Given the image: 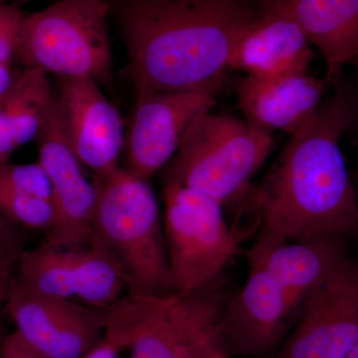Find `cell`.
I'll return each mask as SVG.
<instances>
[{
	"mask_svg": "<svg viewBox=\"0 0 358 358\" xmlns=\"http://www.w3.org/2000/svg\"><path fill=\"white\" fill-rule=\"evenodd\" d=\"M126 42L136 100L223 81L241 35L271 0H108Z\"/></svg>",
	"mask_w": 358,
	"mask_h": 358,
	"instance_id": "6da1fadb",
	"label": "cell"
},
{
	"mask_svg": "<svg viewBox=\"0 0 358 358\" xmlns=\"http://www.w3.org/2000/svg\"><path fill=\"white\" fill-rule=\"evenodd\" d=\"M352 103L343 92L320 106L315 121L296 136L258 187L246 196L268 245L358 231V200L339 143L350 127Z\"/></svg>",
	"mask_w": 358,
	"mask_h": 358,
	"instance_id": "7a4b0ae2",
	"label": "cell"
},
{
	"mask_svg": "<svg viewBox=\"0 0 358 358\" xmlns=\"http://www.w3.org/2000/svg\"><path fill=\"white\" fill-rule=\"evenodd\" d=\"M96 189L92 244L124 277L129 293H176L159 205L148 180L120 166L94 178Z\"/></svg>",
	"mask_w": 358,
	"mask_h": 358,
	"instance_id": "3957f363",
	"label": "cell"
},
{
	"mask_svg": "<svg viewBox=\"0 0 358 358\" xmlns=\"http://www.w3.org/2000/svg\"><path fill=\"white\" fill-rule=\"evenodd\" d=\"M273 147V134L233 115L204 110L186 129L169 162L166 185H182L229 203L247 194Z\"/></svg>",
	"mask_w": 358,
	"mask_h": 358,
	"instance_id": "277c9868",
	"label": "cell"
},
{
	"mask_svg": "<svg viewBox=\"0 0 358 358\" xmlns=\"http://www.w3.org/2000/svg\"><path fill=\"white\" fill-rule=\"evenodd\" d=\"M205 289L129 293L108 310L105 338L121 350L128 348L129 358H199L210 346L220 345L223 308Z\"/></svg>",
	"mask_w": 358,
	"mask_h": 358,
	"instance_id": "5b68a950",
	"label": "cell"
},
{
	"mask_svg": "<svg viewBox=\"0 0 358 358\" xmlns=\"http://www.w3.org/2000/svg\"><path fill=\"white\" fill-rule=\"evenodd\" d=\"M108 0H56L21 22L15 57L60 78H88L113 91Z\"/></svg>",
	"mask_w": 358,
	"mask_h": 358,
	"instance_id": "8992f818",
	"label": "cell"
},
{
	"mask_svg": "<svg viewBox=\"0 0 358 358\" xmlns=\"http://www.w3.org/2000/svg\"><path fill=\"white\" fill-rule=\"evenodd\" d=\"M164 228L176 293H197L222 272L239 250L242 233L231 229L223 205L204 193L167 183Z\"/></svg>",
	"mask_w": 358,
	"mask_h": 358,
	"instance_id": "52a82bcc",
	"label": "cell"
},
{
	"mask_svg": "<svg viewBox=\"0 0 358 358\" xmlns=\"http://www.w3.org/2000/svg\"><path fill=\"white\" fill-rule=\"evenodd\" d=\"M15 281L34 293L108 310L129 293L124 277L102 250L43 242L21 254Z\"/></svg>",
	"mask_w": 358,
	"mask_h": 358,
	"instance_id": "ba28073f",
	"label": "cell"
},
{
	"mask_svg": "<svg viewBox=\"0 0 358 358\" xmlns=\"http://www.w3.org/2000/svg\"><path fill=\"white\" fill-rule=\"evenodd\" d=\"M358 345V261L346 257L308 294L275 358H345Z\"/></svg>",
	"mask_w": 358,
	"mask_h": 358,
	"instance_id": "9c48e42d",
	"label": "cell"
},
{
	"mask_svg": "<svg viewBox=\"0 0 358 358\" xmlns=\"http://www.w3.org/2000/svg\"><path fill=\"white\" fill-rule=\"evenodd\" d=\"M36 141L38 164L50 181L54 208L53 225L45 242L58 246H89L93 240L96 185L87 178L85 166L68 141L55 94Z\"/></svg>",
	"mask_w": 358,
	"mask_h": 358,
	"instance_id": "30bf717a",
	"label": "cell"
},
{
	"mask_svg": "<svg viewBox=\"0 0 358 358\" xmlns=\"http://www.w3.org/2000/svg\"><path fill=\"white\" fill-rule=\"evenodd\" d=\"M6 308L15 331L47 358H84L105 339L108 310L34 293L15 279Z\"/></svg>",
	"mask_w": 358,
	"mask_h": 358,
	"instance_id": "8fae6325",
	"label": "cell"
},
{
	"mask_svg": "<svg viewBox=\"0 0 358 358\" xmlns=\"http://www.w3.org/2000/svg\"><path fill=\"white\" fill-rule=\"evenodd\" d=\"M222 83L211 82L136 100L129 134L127 171L150 180L169 164L193 120L215 106Z\"/></svg>",
	"mask_w": 358,
	"mask_h": 358,
	"instance_id": "7c38bea8",
	"label": "cell"
},
{
	"mask_svg": "<svg viewBox=\"0 0 358 358\" xmlns=\"http://www.w3.org/2000/svg\"><path fill=\"white\" fill-rule=\"evenodd\" d=\"M247 258L248 280L222 308L219 343L231 357L262 358L277 348L296 313L262 260L250 254Z\"/></svg>",
	"mask_w": 358,
	"mask_h": 358,
	"instance_id": "4fadbf2b",
	"label": "cell"
},
{
	"mask_svg": "<svg viewBox=\"0 0 358 358\" xmlns=\"http://www.w3.org/2000/svg\"><path fill=\"white\" fill-rule=\"evenodd\" d=\"M88 78H60L57 103L71 147L95 176L120 167L124 124L117 108Z\"/></svg>",
	"mask_w": 358,
	"mask_h": 358,
	"instance_id": "5bb4252c",
	"label": "cell"
},
{
	"mask_svg": "<svg viewBox=\"0 0 358 358\" xmlns=\"http://www.w3.org/2000/svg\"><path fill=\"white\" fill-rule=\"evenodd\" d=\"M326 83L306 74L275 78L247 76L238 86L245 121L273 134L296 136L315 121Z\"/></svg>",
	"mask_w": 358,
	"mask_h": 358,
	"instance_id": "9a60e30c",
	"label": "cell"
},
{
	"mask_svg": "<svg viewBox=\"0 0 358 358\" xmlns=\"http://www.w3.org/2000/svg\"><path fill=\"white\" fill-rule=\"evenodd\" d=\"M313 58L312 44L298 21L273 2L268 13L235 44L229 71L256 78L306 74Z\"/></svg>",
	"mask_w": 358,
	"mask_h": 358,
	"instance_id": "2e32d148",
	"label": "cell"
},
{
	"mask_svg": "<svg viewBox=\"0 0 358 358\" xmlns=\"http://www.w3.org/2000/svg\"><path fill=\"white\" fill-rule=\"evenodd\" d=\"M348 236L326 234L275 245L256 241L248 254L262 260L300 313L308 294L348 257Z\"/></svg>",
	"mask_w": 358,
	"mask_h": 358,
	"instance_id": "e0dca14e",
	"label": "cell"
},
{
	"mask_svg": "<svg viewBox=\"0 0 358 358\" xmlns=\"http://www.w3.org/2000/svg\"><path fill=\"white\" fill-rule=\"evenodd\" d=\"M298 21L319 49L327 83L336 84L345 68L358 61V0H275Z\"/></svg>",
	"mask_w": 358,
	"mask_h": 358,
	"instance_id": "ac0fdd59",
	"label": "cell"
},
{
	"mask_svg": "<svg viewBox=\"0 0 358 358\" xmlns=\"http://www.w3.org/2000/svg\"><path fill=\"white\" fill-rule=\"evenodd\" d=\"M53 95L46 73L26 68L0 101V122L18 148L36 140Z\"/></svg>",
	"mask_w": 358,
	"mask_h": 358,
	"instance_id": "d6986e66",
	"label": "cell"
},
{
	"mask_svg": "<svg viewBox=\"0 0 358 358\" xmlns=\"http://www.w3.org/2000/svg\"><path fill=\"white\" fill-rule=\"evenodd\" d=\"M0 210L26 230L51 229L54 221L50 200L0 188Z\"/></svg>",
	"mask_w": 358,
	"mask_h": 358,
	"instance_id": "ffe728a7",
	"label": "cell"
},
{
	"mask_svg": "<svg viewBox=\"0 0 358 358\" xmlns=\"http://www.w3.org/2000/svg\"><path fill=\"white\" fill-rule=\"evenodd\" d=\"M0 188L34 195L52 202L50 181L44 169L36 164H0Z\"/></svg>",
	"mask_w": 358,
	"mask_h": 358,
	"instance_id": "44dd1931",
	"label": "cell"
},
{
	"mask_svg": "<svg viewBox=\"0 0 358 358\" xmlns=\"http://www.w3.org/2000/svg\"><path fill=\"white\" fill-rule=\"evenodd\" d=\"M24 228L0 210V274L13 273L27 243Z\"/></svg>",
	"mask_w": 358,
	"mask_h": 358,
	"instance_id": "7402d4cb",
	"label": "cell"
},
{
	"mask_svg": "<svg viewBox=\"0 0 358 358\" xmlns=\"http://www.w3.org/2000/svg\"><path fill=\"white\" fill-rule=\"evenodd\" d=\"M24 16L17 6L0 3V64H9L15 56L18 32Z\"/></svg>",
	"mask_w": 358,
	"mask_h": 358,
	"instance_id": "603a6c76",
	"label": "cell"
},
{
	"mask_svg": "<svg viewBox=\"0 0 358 358\" xmlns=\"http://www.w3.org/2000/svg\"><path fill=\"white\" fill-rule=\"evenodd\" d=\"M0 358H47L30 345L17 331L4 336L0 345Z\"/></svg>",
	"mask_w": 358,
	"mask_h": 358,
	"instance_id": "cb8c5ba5",
	"label": "cell"
},
{
	"mask_svg": "<svg viewBox=\"0 0 358 358\" xmlns=\"http://www.w3.org/2000/svg\"><path fill=\"white\" fill-rule=\"evenodd\" d=\"M13 279L14 275L13 273L0 274V345H1L4 338L1 322L2 310L6 308L11 287H13Z\"/></svg>",
	"mask_w": 358,
	"mask_h": 358,
	"instance_id": "d4e9b609",
	"label": "cell"
},
{
	"mask_svg": "<svg viewBox=\"0 0 358 358\" xmlns=\"http://www.w3.org/2000/svg\"><path fill=\"white\" fill-rule=\"evenodd\" d=\"M121 352L122 350L117 346L103 339V343L98 348L84 358H119Z\"/></svg>",
	"mask_w": 358,
	"mask_h": 358,
	"instance_id": "484cf974",
	"label": "cell"
},
{
	"mask_svg": "<svg viewBox=\"0 0 358 358\" xmlns=\"http://www.w3.org/2000/svg\"><path fill=\"white\" fill-rule=\"evenodd\" d=\"M15 78L11 73L10 66L9 64H0V101L2 100L11 85L13 84Z\"/></svg>",
	"mask_w": 358,
	"mask_h": 358,
	"instance_id": "4316f807",
	"label": "cell"
},
{
	"mask_svg": "<svg viewBox=\"0 0 358 358\" xmlns=\"http://www.w3.org/2000/svg\"><path fill=\"white\" fill-rule=\"evenodd\" d=\"M221 350H221L220 345H212L208 350H205L199 358H218L219 353H220Z\"/></svg>",
	"mask_w": 358,
	"mask_h": 358,
	"instance_id": "83f0119b",
	"label": "cell"
},
{
	"mask_svg": "<svg viewBox=\"0 0 358 358\" xmlns=\"http://www.w3.org/2000/svg\"><path fill=\"white\" fill-rule=\"evenodd\" d=\"M345 358H358V345L350 352Z\"/></svg>",
	"mask_w": 358,
	"mask_h": 358,
	"instance_id": "f1b7e54d",
	"label": "cell"
},
{
	"mask_svg": "<svg viewBox=\"0 0 358 358\" xmlns=\"http://www.w3.org/2000/svg\"><path fill=\"white\" fill-rule=\"evenodd\" d=\"M218 358H232V357H229V355H226V353L224 352L223 350H221L220 353H219Z\"/></svg>",
	"mask_w": 358,
	"mask_h": 358,
	"instance_id": "f546056e",
	"label": "cell"
},
{
	"mask_svg": "<svg viewBox=\"0 0 358 358\" xmlns=\"http://www.w3.org/2000/svg\"><path fill=\"white\" fill-rule=\"evenodd\" d=\"M355 66H357V73H358V61H357V62L355 63Z\"/></svg>",
	"mask_w": 358,
	"mask_h": 358,
	"instance_id": "4dcf8cb0",
	"label": "cell"
},
{
	"mask_svg": "<svg viewBox=\"0 0 358 358\" xmlns=\"http://www.w3.org/2000/svg\"><path fill=\"white\" fill-rule=\"evenodd\" d=\"M3 2V0H0V3H2Z\"/></svg>",
	"mask_w": 358,
	"mask_h": 358,
	"instance_id": "1f68e13d",
	"label": "cell"
},
{
	"mask_svg": "<svg viewBox=\"0 0 358 358\" xmlns=\"http://www.w3.org/2000/svg\"><path fill=\"white\" fill-rule=\"evenodd\" d=\"M271 1H273V2H274V1H275V0H271Z\"/></svg>",
	"mask_w": 358,
	"mask_h": 358,
	"instance_id": "d6a6232c",
	"label": "cell"
}]
</instances>
